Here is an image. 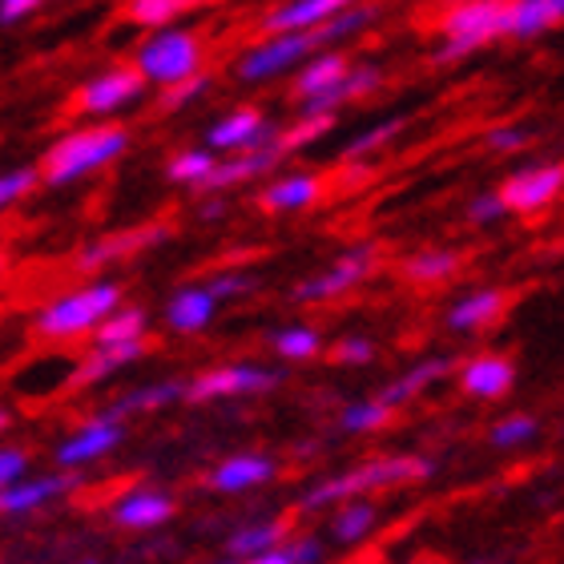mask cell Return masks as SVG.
I'll return each mask as SVG.
<instances>
[{
  "label": "cell",
  "instance_id": "cell-44",
  "mask_svg": "<svg viewBox=\"0 0 564 564\" xmlns=\"http://www.w3.org/2000/svg\"><path fill=\"white\" fill-rule=\"evenodd\" d=\"M206 286H210V294L218 303H230V299H247L250 291H259V279L242 271H218L206 279Z\"/></svg>",
  "mask_w": 564,
  "mask_h": 564
},
{
  "label": "cell",
  "instance_id": "cell-16",
  "mask_svg": "<svg viewBox=\"0 0 564 564\" xmlns=\"http://www.w3.org/2000/svg\"><path fill=\"white\" fill-rule=\"evenodd\" d=\"M282 158H286V153L274 145V138L262 141V145H254V150L226 153V158H218V165H214L210 177H206L198 189H206V194H223V189L247 186V182H254V177L271 174Z\"/></svg>",
  "mask_w": 564,
  "mask_h": 564
},
{
  "label": "cell",
  "instance_id": "cell-15",
  "mask_svg": "<svg viewBox=\"0 0 564 564\" xmlns=\"http://www.w3.org/2000/svg\"><path fill=\"white\" fill-rule=\"evenodd\" d=\"M150 351V339H126V343H94V351L77 359L69 371V388H97V383H106L113 379L118 371L126 367L141 364Z\"/></svg>",
  "mask_w": 564,
  "mask_h": 564
},
{
  "label": "cell",
  "instance_id": "cell-3",
  "mask_svg": "<svg viewBox=\"0 0 564 564\" xmlns=\"http://www.w3.org/2000/svg\"><path fill=\"white\" fill-rule=\"evenodd\" d=\"M126 299L121 282L113 279H94L85 286H73V291L48 299L41 311L33 315V335L45 343H73L94 335L97 323L113 311V306Z\"/></svg>",
  "mask_w": 564,
  "mask_h": 564
},
{
  "label": "cell",
  "instance_id": "cell-18",
  "mask_svg": "<svg viewBox=\"0 0 564 564\" xmlns=\"http://www.w3.org/2000/svg\"><path fill=\"white\" fill-rule=\"evenodd\" d=\"M274 126L267 121V113H259V109H230L226 118H218L206 130V145H210L214 153H238V150H254V145H262V141L274 138Z\"/></svg>",
  "mask_w": 564,
  "mask_h": 564
},
{
  "label": "cell",
  "instance_id": "cell-42",
  "mask_svg": "<svg viewBox=\"0 0 564 564\" xmlns=\"http://www.w3.org/2000/svg\"><path fill=\"white\" fill-rule=\"evenodd\" d=\"M536 432H541L536 415L517 412V415H505V420L496 423L492 432H488V440H492V447H505V452H512V447L532 444V440H536Z\"/></svg>",
  "mask_w": 564,
  "mask_h": 564
},
{
  "label": "cell",
  "instance_id": "cell-5",
  "mask_svg": "<svg viewBox=\"0 0 564 564\" xmlns=\"http://www.w3.org/2000/svg\"><path fill=\"white\" fill-rule=\"evenodd\" d=\"M206 61V45L194 29H177V24H162V29H150V36L138 45L133 53V65L150 85H174L189 73L202 69Z\"/></svg>",
  "mask_w": 564,
  "mask_h": 564
},
{
  "label": "cell",
  "instance_id": "cell-29",
  "mask_svg": "<svg viewBox=\"0 0 564 564\" xmlns=\"http://www.w3.org/2000/svg\"><path fill=\"white\" fill-rule=\"evenodd\" d=\"M564 24V0H512L508 4V36L532 41Z\"/></svg>",
  "mask_w": 564,
  "mask_h": 564
},
{
  "label": "cell",
  "instance_id": "cell-12",
  "mask_svg": "<svg viewBox=\"0 0 564 564\" xmlns=\"http://www.w3.org/2000/svg\"><path fill=\"white\" fill-rule=\"evenodd\" d=\"M82 488V468H57L41 471V476H21L17 484L0 488V517H29L41 512L53 500H65L69 492Z\"/></svg>",
  "mask_w": 564,
  "mask_h": 564
},
{
  "label": "cell",
  "instance_id": "cell-51",
  "mask_svg": "<svg viewBox=\"0 0 564 564\" xmlns=\"http://www.w3.org/2000/svg\"><path fill=\"white\" fill-rule=\"evenodd\" d=\"M9 427H12V412L4 408V403H0V435L9 432Z\"/></svg>",
  "mask_w": 564,
  "mask_h": 564
},
{
  "label": "cell",
  "instance_id": "cell-35",
  "mask_svg": "<svg viewBox=\"0 0 564 564\" xmlns=\"http://www.w3.org/2000/svg\"><path fill=\"white\" fill-rule=\"evenodd\" d=\"M150 335V315L141 306L118 303L94 330V343H126V339H145Z\"/></svg>",
  "mask_w": 564,
  "mask_h": 564
},
{
  "label": "cell",
  "instance_id": "cell-37",
  "mask_svg": "<svg viewBox=\"0 0 564 564\" xmlns=\"http://www.w3.org/2000/svg\"><path fill=\"white\" fill-rule=\"evenodd\" d=\"M391 415H395V408L383 400H355L339 412V427L347 435H371V432H383L391 423Z\"/></svg>",
  "mask_w": 564,
  "mask_h": 564
},
{
  "label": "cell",
  "instance_id": "cell-31",
  "mask_svg": "<svg viewBox=\"0 0 564 564\" xmlns=\"http://www.w3.org/2000/svg\"><path fill=\"white\" fill-rule=\"evenodd\" d=\"M376 21H379L376 4H371V0H359V4L335 12L330 21L315 24V29H306V33L315 36V48H327V45H339V41H351V36H359L364 29H371Z\"/></svg>",
  "mask_w": 564,
  "mask_h": 564
},
{
  "label": "cell",
  "instance_id": "cell-41",
  "mask_svg": "<svg viewBox=\"0 0 564 564\" xmlns=\"http://www.w3.org/2000/svg\"><path fill=\"white\" fill-rule=\"evenodd\" d=\"M318 561H323V541H315V536H282L254 564H318Z\"/></svg>",
  "mask_w": 564,
  "mask_h": 564
},
{
  "label": "cell",
  "instance_id": "cell-9",
  "mask_svg": "<svg viewBox=\"0 0 564 564\" xmlns=\"http://www.w3.org/2000/svg\"><path fill=\"white\" fill-rule=\"evenodd\" d=\"M376 267H379V247L376 242H359V247L343 250L323 274L299 282L294 286V303H327V299H339V294L355 291L359 282L371 279Z\"/></svg>",
  "mask_w": 564,
  "mask_h": 564
},
{
  "label": "cell",
  "instance_id": "cell-1",
  "mask_svg": "<svg viewBox=\"0 0 564 564\" xmlns=\"http://www.w3.org/2000/svg\"><path fill=\"white\" fill-rule=\"evenodd\" d=\"M130 150V130L118 121H89L77 130H65L57 141H48V150L41 153V182L53 189L77 186L85 177L101 174L109 165L126 158Z\"/></svg>",
  "mask_w": 564,
  "mask_h": 564
},
{
  "label": "cell",
  "instance_id": "cell-13",
  "mask_svg": "<svg viewBox=\"0 0 564 564\" xmlns=\"http://www.w3.org/2000/svg\"><path fill=\"white\" fill-rule=\"evenodd\" d=\"M561 194H564V165L561 162L524 165V170H517V174H508V182L500 186V198L508 202V210L512 214H541V210H549Z\"/></svg>",
  "mask_w": 564,
  "mask_h": 564
},
{
  "label": "cell",
  "instance_id": "cell-53",
  "mask_svg": "<svg viewBox=\"0 0 564 564\" xmlns=\"http://www.w3.org/2000/svg\"><path fill=\"white\" fill-rule=\"evenodd\" d=\"M194 4H210V0H194Z\"/></svg>",
  "mask_w": 564,
  "mask_h": 564
},
{
  "label": "cell",
  "instance_id": "cell-8",
  "mask_svg": "<svg viewBox=\"0 0 564 564\" xmlns=\"http://www.w3.org/2000/svg\"><path fill=\"white\" fill-rule=\"evenodd\" d=\"M311 53H315V36L311 33H267L238 57L235 73L242 82H274L282 73L299 69Z\"/></svg>",
  "mask_w": 564,
  "mask_h": 564
},
{
  "label": "cell",
  "instance_id": "cell-20",
  "mask_svg": "<svg viewBox=\"0 0 564 564\" xmlns=\"http://www.w3.org/2000/svg\"><path fill=\"white\" fill-rule=\"evenodd\" d=\"M379 89H383V69H379V65H351V69L343 73L335 85H327L323 94L303 97L299 113H339L347 101L371 97V94H379Z\"/></svg>",
  "mask_w": 564,
  "mask_h": 564
},
{
  "label": "cell",
  "instance_id": "cell-14",
  "mask_svg": "<svg viewBox=\"0 0 564 564\" xmlns=\"http://www.w3.org/2000/svg\"><path fill=\"white\" fill-rule=\"evenodd\" d=\"M174 496L165 488H153V484H138V488H130V492L109 505V520L121 532H158L174 520Z\"/></svg>",
  "mask_w": 564,
  "mask_h": 564
},
{
  "label": "cell",
  "instance_id": "cell-17",
  "mask_svg": "<svg viewBox=\"0 0 564 564\" xmlns=\"http://www.w3.org/2000/svg\"><path fill=\"white\" fill-rule=\"evenodd\" d=\"M274 476H279V464L271 456H262V452H235L218 468H210L206 484L223 496H242V492H254V488H267Z\"/></svg>",
  "mask_w": 564,
  "mask_h": 564
},
{
  "label": "cell",
  "instance_id": "cell-52",
  "mask_svg": "<svg viewBox=\"0 0 564 564\" xmlns=\"http://www.w3.org/2000/svg\"><path fill=\"white\" fill-rule=\"evenodd\" d=\"M4 271H9V254L0 250V279H4Z\"/></svg>",
  "mask_w": 564,
  "mask_h": 564
},
{
  "label": "cell",
  "instance_id": "cell-30",
  "mask_svg": "<svg viewBox=\"0 0 564 564\" xmlns=\"http://www.w3.org/2000/svg\"><path fill=\"white\" fill-rule=\"evenodd\" d=\"M339 512H335V520H330V536L339 544H364L371 532L379 529V508L367 500V496H351V500H343V505H335Z\"/></svg>",
  "mask_w": 564,
  "mask_h": 564
},
{
  "label": "cell",
  "instance_id": "cell-40",
  "mask_svg": "<svg viewBox=\"0 0 564 564\" xmlns=\"http://www.w3.org/2000/svg\"><path fill=\"white\" fill-rule=\"evenodd\" d=\"M210 94V73H189V77H182V82L174 85H162V97H158V109L162 113H177V109H189L194 101H202V97Z\"/></svg>",
  "mask_w": 564,
  "mask_h": 564
},
{
  "label": "cell",
  "instance_id": "cell-36",
  "mask_svg": "<svg viewBox=\"0 0 564 564\" xmlns=\"http://www.w3.org/2000/svg\"><path fill=\"white\" fill-rule=\"evenodd\" d=\"M330 130H335V113H299V118H294V126H286V130L274 133V145L291 158V153H299V150H306V145L323 141Z\"/></svg>",
  "mask_w": 564,
  "mask_h": 564
},
{
  "label": "cell",
  "instance_id": "cell-48",
  "mask_svg": "<svg viewBox=\"0 0 564 564\" xmlns=\"http://www.w3.org/2000/svg\"><path fill=\"white\" fill-rule=\"evenodd\" d=\"M484 141H488V150H496V153H517L529 145V130H524V126H496V130H488Z\"/></svg>",
  "mask_w": 564,
  "mask_h": 564
},
{
  "label": "cell",
  "instance_id": "cell-24",
  "mask_svg": "<svg viewBox=\"0 0 564 564\" xmlns=\"http://www.w3.org/2000/svg\"><path fill=\"white\" fill-rule=\"evenodd\" d=\"M323 198V177L318 174H282L259 194V206L267 214H299L311 210Z\"/></svg>",
  "mask_w": 564,
  "mask_h": 564
},
{
  "label": "cell",
  "instance_id": "cell-33",
  "mask_svg": "<svg viewBox=\"0 0 564 564\" xmlns=\"http://www.w3.org/2000/svg\"><path fill=\"white\" fill-rule=\"evenodd\" d=\"M218 165V153L210 145H189V150H177L170 162H165V182H174V186H189L198 189L210 170Z\"/></svg>",
  "mask_w": 564,
  "mask_h": 564
},
{
  "label": "cell",
  "instance_id": "cell-27",
  "mask_svg": "<svg viewBox=\"0 0 564 564\" xmlns=\"http://www.w3.org/2000/svg\"><path fill=\"white\" fill-rule=\"evenodd\" d=\"M177 400H186V383H182V379H158V383L126 391L121 400L109 403L106 412L118 415V420H133V415L162 412V408H170V403H177Z\"/></svg>",
  "mask_w": 564,
  "mask_h": 564
},
{
  "label": "cell",
  "instance_id": "cell-43",
  "mask_svg": "<svg viewBox=\"0 0 564 564\" xmlns=\"http://www.w3.org/2000/svg\"><path fill=\"white\" fill-rule=\"evenodd\" d=\"M36 186H41V170H36V165L4 170V174H0V214H9L12 206H21Z\"/></svg>",
  "mask_w": 564,
  "mask_h": 564
},
{
  "label": "cell",
  "instance_id": "cell-10",
  "mask_svg": "<svg viewBox=\"0 0 564 564\" xmlns=\"http://www.w3.org/2000/svg\"><path fill=\"white\" fill-rule=\"evenodd\" d=\"M170 238H174V226L170 223L130 226V230H118V235H106V238H97V242H89V247H82L77 250V259H73V267L85 274L106 271V267H113V262L138 259V254L162 247V242H170Z\"/></svg>",
  "mask_w": 564,
  "mask_h": 564
},
{
  "label": "cell",
  "instance_id": "cell-23",
  "mask_svg": "<svg viewBox=\"0 0 564 564\" xmlns=\"http://www.w3.org/2000/svg\"><path fill=\"white\" fill-rule=\"evenodd\" d=\"M508 306V294L496 291V286H484V291H468L459 294L456 303L447 306V330H456V335H476V330L492 327L496 318L505 315Z\"/></svg>",
  "mask_w": 564,
  "mask_h": 564
},
{
  "label": "cell",
  "instance_id": "cell-50",
  "mask_svg": "<svg viewBox=\"0 0 564 564\" xmlns=\"http://www.w3.org/2000/svg\"><path fill=\"white\" fill-rule=\"evenodd\" d=\"M223 214H226V202H223V198H210V202H206V206H202V210H198V218H206V223H214V218H223Z\"/></svg>",
  "mask_w": 564,
  "mask_h": 564
},
{
  "label": "cell",
  "instance_id": "cell-2",
  "mask_svg": "<svg viewBox=\"0 0 564 564\" xmlns=\"http://www.w3.org/2000/svg\"><path fill=\"white\" fill-rule=\"evenodd\" d=\"M435 471V464L427 456H379L367 459L359 468H347L339 476H327V480H315L299 500V512H323V508H335L351 496L379 492V488H400V484H420Z\"/></svg>",
  "mask_w": 564,
  "mask_h": 564
},
{
  "label": "cell",
  "instance_id": "cell-49",
  "mask_svg": "<svg viewBox=\"0 0 564 564\" xmlns=\"http://www.w3.org/2000/svg\"><path fill=\"white\" fill-rule=\"evenodd\" d=\"M45 0H0V24H21L41 12Z\"/></svg>",
  "mask_w": 564,
  "mask_h": 564
},
{
  "label": "cell",
  "instance_id": "cell-11",
  "mask_svg": "<svg viewBox=\"0 0 564 564\" xmlns=\"http://www.w3.org/2000/svg\"><path fill=\"white\" fill-rule=\"evenodd\" d=\"M121 444H126V420L97 412L61 440L53 459H57V468H89L97 459H106L109 452H118Z\"/></svg>",
  "mask_w": 564,
  "mask_h": 564
},
{
  "label": "cell",
  "instance_id": "cell-7",
  "mask_svg": "<svg viewBox=\"0 0 564 564\" xmlns=\"http://www.w3.org/2000/svg\"><path fill=\"white\" fill-rule=\"evenodd\" d=\"M282 383V371L262 364H223L210 367L186 383L189 403H214V400H238V395H267Z\"/></svg>",
  "mask_w": 564,
  "mask_h": 564
},
{
  "label": "cell",
  "instance_id": "cell-28",
  "mask_svg": "<svg viewBox=\"0 0 564 564\" xmlns=\"http://www.w3.org/2000/svg\"><path fill=\"white\" fill-rule=\"evenodd\" d=\"M347 69H351L347 53H339V48H330V45L315 48V53L299 65V73H294V97L303 101V97H311V94H323V89L339 82Z\"/></svg>",
  "mask_w": 564,
  "mask_h": 564
},
{
  "label": "cell",
  "instance_id": "cell-4",
  "mask_svg": "<svg viewBox=\"0 0 564 564\" xmlns=\"http://www.w3.org/2000/svg\"><path fill=\"white\" fill-rule=\"evenodd\" d=\"M508 4L512 0H452V9L440 21V45L432 57L440 65H452L492 45L496 36H508Z\"/></svg>",
  "mask_w": 564,
  "mask_h": 564
},
{
  "label": "cell",
  "instance_id": "cell-6",
  "mask_svg": "<svg viewBox=\"0 0 564 564\" xmlns=\"http://www.w3.org/2000/svg\"><path fill=\"white\" fill-rule=\"evenodd\" d=\"M145 89H150V82L138 73V65H109V69L89 77L73 94V109L89 121H106L138 106L141 97H145Z\"/></svg>",
  "mask_w": 564,
  "mask_h": 564
},
{
  "label": "cell",
  "instance_id": "cell-45",
  "mask_svg": "<svg viewBox=\"0 0 564 564\" xmlns=\"http://www.w3.org/2000/svg\"><path fill=\"white\" fill-rule=\"evenodd\" d=\"M330 355H335L339 367H367L376 359V343L367 339V335H343V339L330 347Z\"/></svg>",
  "mask_w": 564,
  "mask_h": 564
},
{
  "label": "cell",
  "instance_id": "cell-21",
  "mask_svg": "<svg viewBox=\"0 0 564 564\" xmlns=\"http://www.w3.org/2000/svg\"><path fill=\"white\" fill-rule=\"evenodd\" d=\"M517 383V364L508 355H471L459 367V388L471 400H500Z\"/></svg>",
  "mask_w": 564,
  "mask_h": 564
},
{
  "label": "cell",
  "instance_id": "cell-46",
  "mask_svg": "<svg viewBox=\"0 0 564 564\" xmlns=\"http://www.w3.org/2000/svg\"><path fill=\"white\" fill-rule=\"evenodd\" d=\"M508 202L500 198V189H492V194H476V198L468 202V218L476 226H496V223H505L508 218Z\"/></svg>",
  "mask_w": 564,
  "mask_h": 564
},
{
  "label": "cell",
  "instance_id": "cell-32",
  "mask_svg": "<svg viewBox=\"0 0 564 564\" xmlns=\"http://www.w3.org/2000/svg\"><path fill=\"white\" fill-rule=\"evenodd\" d=\"M403 279L420 282V286H435V282H447L459 271V254L456 250H415L403 259Z\"/></svg>",
  "mask_w": 564,
  "mask_h": 564
},
{
  "label": "cell",
  "instance_id": "cell-39",
  "mask_svg": "<svg viewBox=\"0 0 564 564\" xmlns=\"http://www.w3.org/2000/svg\"><path fill=\"white\" fill-rule=\"evenodd\" d=\"M186 9H194V0H126V21L150 33V29L174 24Z\"/></svg>",
  "mask_w": 564,
  "mask_h": 564
},
{
  "label": "cell",
  "instance_id": "cell-25",
  "mask_svg": "<svg viewBox=\"0 0 564 564\" xmlns=\"http://www.w3.org/2000/svg\"><path fill=\"white\" fill-rule=\"evenodd\" d=\"M447 376H452V359H447V355H432V359H420V364H412L403 376L391 379L388 388L379 391V400L391 403V408H403L408 400L423 395L432 383H440V379H447Z\"/></svg>",
  "mask_w": 564,
  "mask_h": 564
},
{
  "label": "cell",
  "instance_id": "cell-22",
  "mask_svg": "<svg viewBox=\"0 0 564 564\" xmlns=\"http://www.w3.org/2000/svg\"><path fill=\"white\" fill-rule=\"evenodd\" d=\"M359 0H282L262 17V33H306Z\"/></svg>",
  "mask_w": 564,
  "mask_h": 564
},
{
  "label": "cell",
  "instance_id": "cell-19",
  "mask_svg": "<svg viewBox=\"0 0 564 564\" xmlns=\"http://www.w3.org/2000/svg\"><path fill=\"white\" fill-rule=\"evenodd\" d=\"M218 299L210 294L206 282H189V286H177L170 299H165V327L174 330V335H202V330L210 327L214 315H218Z\"/></svg>",
  "mask_w": 564,
  "mask_h": 564
},
{
  "label": "cell",
  "instance_id": "cell-47",
  "mask_svg": "<svg viewBox=\"0 0 564 564\" xmlns=\"http://www.w3.org/2000/svg\"><path fill=\"white\" fill-rule=\"evenodd\" d=\"M21 476H29V447L0 444V488L17 484Z\"/></svg>",
  "mask_w": 564,
  "mask_h": 564
},
{
  "label": "cell",
  "instance_id": "cell-38",
  "mask_svg": "<svg viewBox=\"0 0 564 564\" xmlns=\"http://www.w3.org/2000/svg\"><path fill=\"white\" fill-rule=\"evenodd\" d=\"M271 347L282 359H291V364H306V359H315L323 351V335L315 327H306V323H291V327L274 330Z\"/></svg>",
  "mask_w": 564,
  "mask_h": 564
},
{
  "label": "cell",
  "instance_id": "cell-34",
  "mask_svg": "<svg viewBox=\"0 0 564 564\" xmlns=\"http://www.w3.org/2000/svg\"><path fill=\"white\" fill-rule=\"evenodd\" d=\"M403 130H408V118H383V121H376V126H367L364 133H355V138L343 145V162H371V158L388 150Z\"/></svg>",
  "mask_w": 564,
  "mask_h": 564
},
{
  "label": "cell",
  "instance_id": "cell-26",
  "mask_svg": "<svg viewBox=\"0 0 564 564\" xmlns=\"http://www.w3.org/2000/svg\"><path fill=\"white\" fill-rule=\"evenodd\" d=\"M286 529H291V524H286L282 517L250 520V524H238V529L226 536L223 549H226V556H230V561H250V564H254L262 553H267V549H274V544L286 536Z\"/></svg>",
  "mask_w": 564,
  "mask_h": 564
}]
</instances>
